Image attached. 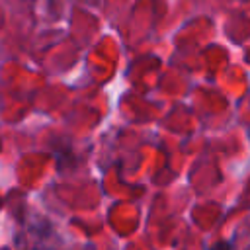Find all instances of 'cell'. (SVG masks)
<instances>
[{"mask_svg":"<svg viewBox=\"0 0 250 250\" xmlns=\"http://www.w3.org/2000/svg\"><path fill=\"white\" fill-rule=\"evenodd\" d=\"M205 250H232V242L221 240V242H215L213 246H207Z\"/></svg>","mask_w":250,"mask_h":250,"instance_id":"6da1fadb","label":"cell"}]
</instances>
